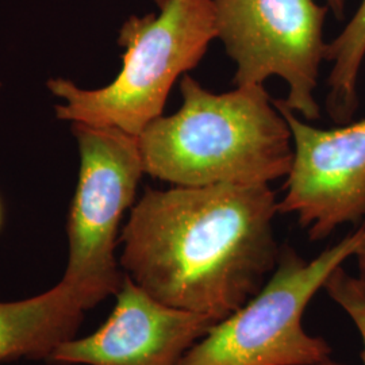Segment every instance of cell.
I'll return each instance as SVG.
<instances>
[{
  "label": "cell",
  "instance_id": "ba28073f",
  "mask_svg": "<svg viewBox=\"0 0 365 365\" xmlns=\"http://www.w3.org/2000/svg\"><path fill=\"white\" fill-rule=\"evenodd\" d=\"M113 313L90 336L61 344L48 361L64 365H178L215 322L170 307L125 274Z\"/></svg>",
  "mask_w": 365,
  "mask_h": 365
},
{
  "label": "cell",
  "instance_id": "4fadbf2b",
  "mask_svg": "<svg viewBox=\"0 0 365 365\" xmlns=\"http://www.w3.org/2000/svg\"><path fill=\"white\" fill-rule=\"evenodd\" d=\"M348 0H327V6L331 13L334 14V16L342 21L344 15H345V6H346Z\"/></svg>",
  "mask_w": 365,
  "mask_h": 365
},
{
  "label": "cell",
  "instance_id": "9c48e42d",
  "mask_svg": "<svg viewBox=\"0 0 365 365\" xmlns=\"http://www.w3.org/2000/svg\"><path fill=\"white\" fill-rule=\"evenodd\" d=\"M88 310L83 295L63 280L27 299L0 300V363L49 360L61 344L76 337Z\"/></svg>",
  "mask_w": 365,
  "mask_h": 365
},
{
  "label": "cell",
  "instance_id": "30bf717a",
  "mask_svg": "<svg viewBox=\"0 0 365 365\" xmlns=\"http://www.w3.org/2000/svg\"><path fill=\"white\" fill-rule=\"evenodd\" d=\"M325 60L331 63L327 113L339 125L349 123L359 107V78L365 60V0L339 36L327 42Z\"/></svg>",
  "mask_w": 365,
  "mask_h": 365
},
{
  "label": "cell",
  "instance_id": "277c9868",
  "mask_svg": "<svg viewBox=\"0 0 365 365\" xmlns=\"http://www.w3.org/2000/svg\"><path fill=\"white\" fill-rule=\"evenodd\" d=\"M364 235L363 223L310 261L284 247L260 291L210 327L178 365H315L329 360V344L306 331L303 315L329 276L354 256Z\"/></svg>",
  "mask_w": 365,
  "mask_h": 365
},
{
  "label": "cell",
  "instance_id": "8fae6325",
  "mask_svg": "<svg viewBox=\"0 0 365 365\" xmlns=\"http://www.w3.org/2000/svg\"><path fill=\"white\" fill-rule=\"evenodd\" d=\"M324 288L329 297L352 319L361 341V360L365 365V291L357 277L345 272L342 267L329 276Z\"/></svg>",
  "mask_w": 365,
  "mask_h": 365
},
{
  "label": "cell",
  "instance_id": "6da1fadb",
  "mask_svg": "<svg viewBox=\"0 0 365 365\" xmlns=\"http://www.w3.org/2000/svg\"><path fill=\"white\" fill-rule=\"evenodd\" d=\"M276 214L268 184L146 188L122 229L119 265L158 302L217 324L274 272Z\"/></svg>",
  "mask_w": 365,
  "mask_h": 365
},
{
  "label": "cell",
  "instance_id": "5bb4252c",
  "mask_svg": "<svg viewBox=\"0 0 365 365\" xmlns=\"http://www.w3.org/2000/svg\"><path fill=\"white\" fill-rule=\"evenodd\" d=\"M315 365H341L337 364V363H333L330 359L329 360H327V361H324V363H319V364H315Z\"/></svg>",
  "mask_w": 365,
  "mask_h": 365
},
{
  "label": "cell",
  "instance_id": "3957f363",
  "mask_svg": "<svg viewBox=\"0 0 365 365\" xmlns=\"http://www.w3.org/2000/svg\"><path fill=\"white\" fill-rule=\"evenodd\" d=\"M158 9L131 15L120 27L123 66L108 86L81 90L66 78L48 81L53 95L66 102L56 106L57 118L138 137L163 115L176 80L199 66L217 38V25L212 0H165Z\"/></svg>",
  "mask_w": 365,
  "mask_h": 365
},
{
  "label": "cell",
  "instance_id": "9a60e30c",
  "mask_svg": "<svg viewBox=\"0 0 365 365\" xmlns=\"http://www.w3.org/2000/svg\"><path fill=\"white\" fill-rule=\"evenodd\" d=\"M155 1H156L157 6H160V4H161L163 1H165V0H155Z\"/></svg>",
  "mask_w": 365,
  "mask_h": 365
},
{
  "label": "cell",
  "instance_id": "7c38bea8",
  "mask_svg": "<svg viewBox=\"0 0 365 365\" xmlns=\"http://www.w3.org/2000/svg\"><path fill=\"white\" fill-rule=\"evenodd\" d=\"M353 257L357 261V267H359V277L357 279L361 283V286H363L365 291V235L360 247L357 248Z\"/></svg>",
  "mask_w": 365,
  "mask_h": 365
},
{
  "label": "cell",
  "instance_id": "52a82bcc",
  "mask_svg": "<svg viewBox=\"0 0 365 365\" xmlns=\"http://www.w3.org/2000/svg\"><path fill=\"white\" fill-rule=\"evenodd\" d=\"M292 135L294 158L280 214H295L312 241L346 223H365V118L322 130L274 99Z\"/></svg>",
  "mask_w": 365,
  "mask_h": 365
},
{
  "label": "cell",
  "instance_id": "5b68a950",
  "mask_svg": "<svg viewBox=\"0 0 365 365\" xmlns=\"http://www.w3.org/2000/svg\"><path fill=\"white\" fill-rule=\"evenodd\" d=\"M80 150L78 188L68 220L69 257L63 282L91 310L123 283L115 256L123 214L133 207L145 173L138 137L117 128L73 122Z\"/></svg>",
  "mask_w": 365,
  "mask_h": 365
},
{
  "label": "cell",
  "instance_id": "2e32d148",
  "mask_svg": "<svg viewBox=\"0 0 365 365\" xmlns=\"http://www.w3.org/2000/svg\"><path fill=\"white\" fill-rule=\"evenodd\" d=\"M0 223H1V210H0Z\"/></svg>",
  "mask_w": 365,
  "mask_h": 365
},
{
  "label": "cell",
  "instance_id": "7a4b0ae2",
  "mask_svg": "<svg viewBox=\"0 0 365 365\" xmlns=\"http://www.w3.org/2000/svg\"><path fill=\"white\" fill-rule=\"evenodd\" d=\"M180 93L182 107L138 135L145 173L178 187L269 185L287 176L292 135L264 84L215 93L187 73Z\"/></svg>",
  "mask_w": 365,
  "mask_h": 365
},
{
  "label": "cell",
  "instance_id": "8992f818",
  "mask_svg": "<svg viewBox=\"0 0 365 365\" xmlns=\"http://www.w3.org/2000/svg\"><path fill=\"white\" fill-rule=\"evenodd\" d=\"M212 6L217 38L235 64V87L283 78L284 105L306 120H318L315 91L327 61L329 7L315 0H212Z\"/></svg>",
  "mask_w": 365,
  "mask_h": 365
}]
</instances>
